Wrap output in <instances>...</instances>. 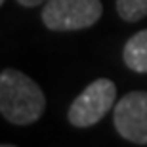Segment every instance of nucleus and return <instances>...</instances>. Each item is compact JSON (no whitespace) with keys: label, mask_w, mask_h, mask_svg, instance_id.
<instances>
[{"label":"nucleus","mask_w":147,"mask_h":147,"mask_svg":"<svg viewBox=\"0 0 147 147\" xmlns=\"http://www.w3.org/2000/svg\"><path fill=\"white\" fill-rule=\"evenodd\" d=\"M46 109V98L36 82L17 69L0 73V113L8 122L27 126L36 122Z\"/></svg>","instance_id":"1"},{"label":"nucleus","mask_w":147,"mask_h":147,"mask_svg":"<svg viewBox=\"0 0 147 147\" xmlns=\"http://www.w3.org/2000/svg\"><path fill=\"white\" fill-rule=\"evenodd\" d=\"M103 13L101 0H48L42 8V23L55 33L92 27Z\"/></svg>","instance_id":"2"},{"label":"nucleus","mask_w":147,"mask_h":147,"mask_svg":"<svg viewBox=\"0 0 147 147\" xmlns=\"http://www.w3.org/2000/svg\"><path fill=\"white\" fill-rule=\"evenodd\" d=\"M117 99V86L109 78H98L90 82L75 98L67 111V119L76 128H90L98 124L113 109Z\"/></svg>","instance_id":"3"},{"label":"nucleus","mask_w":147,"mask_h":147,"mask_svg":"<svg viewBox=\"0 0 147 147\" xmlns=\"http://www.w3.org/2000/svg\"><path fill=\"white\" fill-rule=\"evenodd\" d=\"M113 124L126 142L147 145V92H130L115 103Z\"/></svg>","instance_id":"4"},{"label":"nucleus","mask_w":147,"mask_h":147,"mask_svg":"<svg viewBox=\"0 0 147 147\" xmlns=\"http://www.w3.org/2000/svg\"><path fill=\"white\" fill-rule=\"evenodd\" d=\"M126 67L136 73H147V29L128 38L122 50Z\"/></svg>","instance_id":"5"},{"label":"nucleus","mask_w":147,"mask_h":147,"mask_svg":"<svg viewBox=\"0 0 147 147\" xmlns=\"http://www.w3.org/2000/svg\"><path fill=\"white\" fill-rule=\"evenodd\" d=\"M117 11L124 21L136 23L147 16V0H117Z\"/></svg>","instance_id":"6"},{"label":"nucleus","mask_w":147,"mask_h":147,"mask_svg":"<svg viewBox=\"0 0 147 147\" xmlns=\"http://www.w3.org/2000/svg\"><path fill=\"white\" fill-rule=\"evenodd\" d=\"M16 2L21 4V6H25V8H34V6L42 4V2H46V0H16Z\"/></svg>","instance_id":"7"},{"label":"nucleus","mask_w":147,"mask_h":147,"mask_svg":"<svg viewBox=\"0 0 147 147\" xmlns=\"http://www.w3.org/2000/svg\"><path fill=\"white\" fill-rule=\"evenodd\" d=\"M4 2H6V0H0V4H4Z\"/></svg>","instance_id":"8"}]
</instances>
